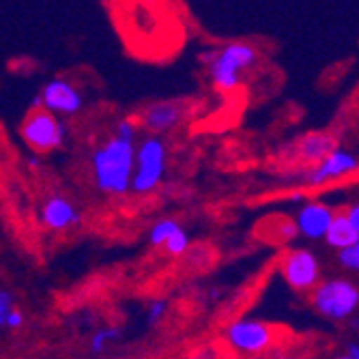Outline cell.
<instances>
[{
    "label": "cell",
    "mask_w": 359,
    "mask_h": 359,
    "mask_svg": "<svg viewBox=\"0 0 359 359\" xmlns=\"http://www.w3.org/2000/svg\"><path fill=\"white\" fill-rule=\"evenodd\" d=\"M312 306L325 318L346 320L359 308V288L344 278L323 280L312 290Z\"/></svg>",
    "instance_id": "cell-2"
},
{
    "label": "cell",
    "mask_w": 359,
    "mask_h": 359,
    "mask_svg": "<svg viewBox=\"0 0 359 359\" xmlns=\"http://www.w3.org/2000/svg\"><path fill=\"white\" fill-rule=\"evenodd\" d=\"M24 325V314L20 312V310H13L9 316H7V320L3 323V327L5 330H20Z\"/></svg>",
    "instance_id": "cell-22"
},
{
    "label": "cell",
    "mask_w": 359,
    "mask_h": 359,
    "mask_svg": "<svg viewBox=\"0 0 359 359\" xmlns=\"http://www.w3.org/2000/svg\"><path fill=\"white\" fill-rule=\"evenodd\" d=\"M24 142L39 153L56 151L65 140V125L50 110H30L22 125Z\"/></svg>",
    "instance_id": "cell-5"
},
{
    "label": "cell",
    "mask_w": 359,
    "mask_h": 359,
    "mask_svg": "<svg viewBox=\"0 0 359 359\" xmlns=\"http://www.w3.org/2000/svg\"><path fill=\"white\" fill-rule=\"evenodd\" d=\"M226 342L239 353H260L273 344V327L256 318H239L226 327Z\"/></svg>",
    "instance_id": "cell-6"
},
{
    "label": "cell",
    "mask_w": 359,
    "mask_h": 359,
    "mask_svg": "<svg viewBox=\"0 0 359 359\" xmlns=\"http://www.w3.org/2000/svg\"><path fill=\"white\" fill-rule=\"evenodd\" d=\"M166 172V144L159 136H147L136 151V170L132 189L136 194H151Z\"/></svg>",
    "instance_id": "cell-4"
},
{
    "label": "cell",
    "mask_w": 359,
    "mask_h": 359,
    "mask_svg": "<svg viewBox=\"0 0 359 359\" xmlns=\"http://www.w3.org/2000/svg\"><path fill=\"white\" fill-rule=\"evenodd\" d=\"M164 250L170 256H183V254H187V250H189V235L183 231V228H179V231L168 239V243L164 245Z\"/></svg>",
    "instance_id": "cell-17"
},
{
    "label": "cell",
    "mask_w": 359,
    "mask_h": 359,
    "mask_svg": "<svg viewBox=\"0 0 359 359\" xmlns=\"http://www.w3.org/2000/svg\"><path fill=\"white\" fill-rule=\"evenodd\" d=\"M282 278L295 290H314L320 284L318 258L310 250H290L280 263Z\"/></svg>",
    "instance_id": "cell-7"
},
{
    "label": "cell",
    "mask_w": 359,
    "mask_h": 359,
    "mask_svg": "<svg viewBox=\"0 0 359 359\" xmlns=\"http://www.w3.org/2000/svg\"><path fill=\"white\" fill-rule=\"evenodd\" d=\"M39 217L41 224L48 226L50 231H67V228L80 222V213L76 205L65 198V196H52V198H48L41 205Z\"/></svg>",
    "instance_id": "cell-12"
},
{
    "label": "cell",
    "mask_w": 359,
    "mask_h": 359,
    "mask_svg": "<svg viewBox=\"0 0 359 359\" xmlns=\"http://www.w3.org/2000/svg\"><path fill=\"white\" fill-rule=\"evenodd\" d=\"M116 136L121 138H127V140H136V134H138V129H136V123L134 121H129V118H121L116 123Z\"/></svg>",
    "instance_id": "cell-21"
},
{
    "label": "cell",
    "mask_w": 359,
    "mask_h": 359,
    "mask_svg": "<svg viewBox=\"0 0 359 359\" xmlns=\"http://www.w3.org/2000/svg\"><path fill=\"white\" fill-rule=\"evenodd\" d=\"M185 116V106L179 102H157L151 104L142 110L140 114V125L142 129H147L149 134L159 136L172 132V129L183 121Z\"/></svg>",
    "instance_id": "cell-11"
},
{
    "label": "cell",
    "mask_w": 359,
    "mask_h": 359,
    "mask_svg": "<svg viewBox=\"0 0 359 359\" xmlns=\"http://www.w3.org/2000/svg\"><path fill=\"white\" fill-rule=\"evenodd\" d=\"M39 95H41L43 108L50 110L52 114L72 116V114H78L80 108H82V95H80V90L72 82L65 80V78L50 80Z\"/></svg>",
    "instance_id": "cell-9"
},
{
    "label": "cell",
    "mask_w": 359,
    "mask_h": 359,
    "mask_svg": "<svg viewBox=\"0 0 359 359\" xmlns=\"http://www.w3.org/2000/svg\"><path fill=\"white\" fill-rule=\"evenodd\" d=\"M179 222L177 219H170V217H166V219H159L153 228H151V233H149V241H151V245H155V248H164L166 243H168V239L179 231Z\"/></svg>",
    "instance_id": "cell-15"
},
{
    "label": "cell",
    "mask_w": 359,
    "mask_h": 359,
    "mask_svg": "<svg viewBox=\"0 0 359 359\" xmlns=\"http://www.w3.org/2000/svg\"><path fill=\"white\" fill-rule=\"evenodd\" d=\"M325 241H327L330 248H334L338 252H344V250H348V248L359 243V231L355 228V224L351 222L346 211H338L336 213Z\"/></svg>",
    "instance_id": "cell-14"
},
{
    "label": "cell",
    "mask_w": 359,
    "mask_h": 359,
    "mask_svg": "<svg viewBox=\"0 0 359 359\" xmlns=\"http://www.w3.org/2000/svg\"><path fill=\"white\" fill-rule=\"evenodd\" d=\"M136 151V140H127L116 134L97 147L90 157L95 185L112 196L127 194L134 183Z\"/></svg>",
    "instance_id": "cell-1"
},
{
    "label": "cell",
    "mask_w": 359,
    "mask_h": 359,
    "mask_svg": "<svg viewBox=\"0 0 359 359\" xmlns=\"http://www.w3.org/2000/svg\"><path fill=\"white\" fill-rule=\"evenodd\" d=\"M346 355H348L351 359H359V342H351V344L346 346Z\"/></svg>",
    "instance_id": "cell-24"
},
{
    "label": "cell",
    "mask_w": 359,
    "mask_h": 359,
    "mask_svg": "<svg viewBox=\"0 0 359 359\" xmlns=\"http://www.w3.org/2000/svg\"><path fill=\"white\" fill-rule=\"evenodd\" d=\"M336 217V211L325 205V203H308L299 209L297 217H295V226H297V235L310 239V241H318L327 237L330 226Z\"/></svg>",
    "instance_id": "cell-10"
},
{
    "label": "cell",
    "mask_w": 359,
    "mask_h": 359,
    "mask_svg": "<svg viewBox=\"0 0 359 359\" xmlns=\"http://www.w3.org/2000/svg\"><path fill=\"white\" fill-rule=\"evenodd\" d=\"M121 336V330L118 327H100L93 336H90V342H88V351L93 355H100L104 353L116 338Z\"/></svg>",
    "instance_id": "cell-16"
},
{
    "label": "cell",
    "mask_w": 359,
    "mask_h": 359,
    "mask_svg": "<svg viewBox=\"0 0 359 359\" xmlns=\"http://www.w3.org/2000/svg\"><path fill=\"white\" fill-rule=\"evenodd\" d=\"M15 310V306H13V295L7 290V288H3L0 290V325H3L5 320H7V316L11 314Z\"/></svg>",
    "instance_id": "cell-20"
},
{
    "label": "cell",
    "mask_w": 359,
    "mask_h": 359,
    "mask_svg": "<svg viewBox=\"0 0 359 359\" xmlns=\"http://www.w3.org/2000/svg\"><path fill=\"white\" fill-rule=\"evenodd\" d=\"M166 312H168V302L166 299H155L147 308V320L149 323H159L161 318L166 316Z\"/></svg>",
    "instance_id": "cell-19"
},
{
    "label": "cell",
    "mask_w": 359,
    "mask_h": 359,
    "mask_svg": "<svg viewBox=\"0 0 359 359\" xmlns=\"http://www.w3.org/2000/svg\"><path fill=\"white\" fill-rule=\"evenodd\" d=\"M334 359H351V357H348V355L344 353V355H338V357H334Z\"/></svg>",
    "instance_id": "cell-25"
},
{
    "label": "cell",
    "mask_w": 359,
    "mask_h": 359,
    "mask_svg": "<svg viewBox=\"0 0 359 359\" xmlns=\"http://www.w3.org/2000/svg\"><path fill=\"white\" fill-rule=\"evenodd\" d=\"M258 60L256 50L250 43L235 41L217 50L209 65V76L219 90H235L241 82V74L254 67Z\"/></svg>",
    "instance_id": "cell-3"
},
{
    "label": "cell",
    "mask_w": 359,
    "mask_h": 359,
    "mask_svg": "<svg viewBox=\"0 0 359 359\" xmlns=\"http://www.w3.org/2000/svg\"><path fill=\"white\" fill-rule=\"evenodd\" d=\"M346 213H348V217H351V222L355 224V228L359 231V203H355V205H351L348 209H346Z\"/></svg>",
    "instance_id": "cell-23"
},
{
    "label": "cell",
    "mask_w": 359,
    "mask_h": 359,
    "mask_svg": "<svg viewBox=\"0 0 359 359\" xmlns=\"http://www.w3.org/2000/svg\"><path fill=\"white\" fill-rule=\"evenodd\" d=\"M336 149L338 147H336L334 136H330V134H310V136H306V138L299 140V144H297V157L302 161H306V164H310V166H316L330 153H334Z\"/></svg>",
    "instance_id": "cell-13"
},
{
    "label": "cell",
    "mask_w": 359,
    "mask_h": 359,
    "mask_svg": "<svg viewBox=\"0 0 359 359\" xmlns=\"http://www.w3.org/2000/svg\"><path fill=\"white\" fill-rule=\"evenodd\" d=\"M338 258H340V265L344 269L359 271V243L353 245V248H348V250H344V252H340Z\"/></svg>",
    "instance_id": "cell-18"
},
{
    "label": "cell",
    "mask_w": 359,
    "mask_h": 359,
    "mask_svg": "<svg viewBox=\"0 0 359 359\" xmlns=\"http://www.w3.org/2000/svg\"><path fill=\"white\" fill-rule=\"evenodd\" d=\"M359 172V159L344 149H336L334 153H330L325 157L320 164L310 166L304 175V183L310 187H318L325 183H332V181H340L346 179L351 175Z\"/></svg>",
    "instance_id": "cell-8"
}]
</instances>
